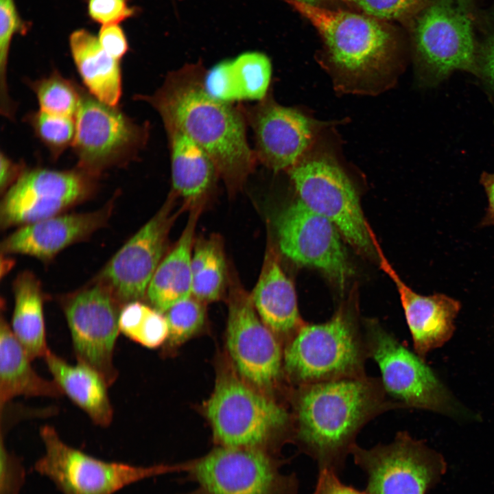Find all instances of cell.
<instances>
[{
  "mask_svg": "<svg viewBox=\"0 0 494 494\" xmlns=\"http://www.w3.org/2000/svg\"><path fill=\"white\" fill-rule=\"evenodd\" d=\"M72 58L89 92L99 100L117 106L121 95L120 60L108 54L97 37L86 29L69 36Z\"/></svg>",
  "mask_w": 494,
  "mask_h": 494,
  "instance_id": "obj_25",
  "label": "cell"
},
{
  "mask_svg": "<svg viewBox=\"0 0 494 494\" xmlns=\"http://www.w3.org/2000/svg\"><path fill=\"white\" fill-rule=\"evenodd\" d=\"M97 39L104 51L117 60H120L128 51V39L119 24L103 25Z\"/></svg>",
  "mask_w": 494,
  "mask_h": 494,
  "instance_id": "obj_39",
  "label": "cell"
},
{
  "mask_svg": "<svg viewBox=\"0 0 494 494\" xmlns=\"http://www.w3.org/2000/svg\"><path fill=\"white\" fill-rule=\"evenodd\" d=\"M201 206L193 204L186 226L171 252L161 261L147 290L152 307L165 313L192 295L191 256Z\"/></svg>",
  "mask_w": 494,
  "mask_h": 494,
  "instance_id": "obj_22",
  "label": "cell"
},
{
  "mask_svg": "<svg viewBox=\"0 0 494 494\" xmlns=\"http://www.w3.org/2000/svg\"><path fill=\"white\" fill-rule=\"evenodd\" d=\"M279 248L292 261L317 268L340 287L351 274L341 234L327 218L299 199L279 212L274 222Z\"/></svg>",
  "mask_w": 494,
  "mask_h": 494,
  "instance_id": "obj_17",
  "label": "cell"
},
{
  "mask_svg": "<svg viewBox=\"0 0 494 494\" xmlns=\"http://www.w3.org/2000/svg\"><path fill=\"white\" fill-rule=\"evenodd\" d=\"M292 442L318 469L338 473L360 430L378 415L401 408L381 379L366 375L294 387Z\"/></svg>",
  "mask_w": 494,
  "mask_h": 494,
  "instance_id": "obj_2",
  "label": "cell"
},
{
  "mask_svg": "<svg viewBox=\"0 0 494 494\" xmlns=\"http://www.w3.org/2000/svg\"><path fill=\"white\" fill-rule=\"evenodd\" d=\"M164 314L169 328L167 341L172 346L187 341L201 329L205 320L204 303L192 295L176 303Z\"/></svg>",
  "mask_w": 494,
  "mask_h": 494,
  "instance_id": "obj_34",
  "label": "cell"
},
{
  "mask_svg": "<svg viewBox=\"0 0 494 494\" xmlns=\"http://www.w3.org/2000/svg\"><path fill=\"white\" fill-rule=\"evenodd\" d=\"M285 463L262 449L219 446L188 462L187 480L197 486L185 494H296V475L281 471Z\"/></svg>",
  "mask_w": 494,
  "mask_h": 494,
  "instance_id": "obj_10",
  "label": "cell"
},
{
  "mask_svg": "<svg viewBox=\"0 0 494 494\" xmlns=\"http://www.w3.org/2000/svg\"><path fill=\"white\" fill-rule=\"evenodd\" d=\"M272 74L270 59L260 52H246L219 63L217 78L227 102L263 99L267 95Z\"/></svg>",
  "mask_w": 494,
  "mask_h": 494,
  "instance_id": "obj_28",
  "label": "cell"
},
{
  "mask_svg": "<svg viewBox=\"0 0 494 494\" xmlns=\"http://www.w3.org/2000/svg\"><path fill=\"white\" fill-rule=\"evenodd\" d=\"M477 27L482 34L478 43V73H481L494 92V1L484 11L478 12Z\"/></svg>",
  "mask_w": 494,
  "mask_h": 494,
  "instance_id": "obj_36",
  "label": "cell"
},
{
  "mask_svg": "<svg viewBox=\"0 0 494 494\" xmlns=\"http://www.w3.org/2000/svg\"><path fill=\"white\" fill-rule=\"evenodd\" d=\"M24 165L16 163L3 152L0 157V189L5 193L25 172Z\"/></svg>",
  "mask_w": 494,
  "mask_h": 494,
  "instance_id": "obj_41",
  "label": "cell"
},
{
  "mask_svg": "<svg viewBox=\"0 0 494 494\" xmlns=\"http://www.w3.org/2000/svg\"><path fill=\"white\" fill-rule=\"evenodd\" d=\"M36 95L40 110L75 118L79 107L82 88L54 71L48 77L30 83Z\"/></svg>",
  "mask_w": 494,
  "mask_h": 494,
  "instance_id": "obj_31",
  "label": "cell"
},
{
  "mask_svg": "<svg viewBox=\"0 0 494 494\" xmlns=\"http://www.w3.org/2000/svg\"><path fill=\"white\" fill-rule=\"evenodd\" d=\"M480 183L484 188L488 198V207L481 225H494V173L483 172Z\"/></svg>",
  "mask_w": 494,
  "mask_h": 494,
  "instance_id": "obj_42",
  "label": "cell"
},
{
  "mask_svg": "<svg viewBox=\"0 0 494 494\" xmlns=\"http://www.w3.org/2000/svg\"><path fill=\"white\" fill-rule=\"evenodd\" d=\"M86 8L89 17L102 26L119 24L134 16L137 10L130 0H86Z\"/></svg>",
  "mask_w": 494,
  "mask_h": 494,
  "instance_id": "obj_37",
  "label": "cell"
},
{
  "mask_svg": "<svg viewBox=\"0 0 494 494\" xmlns=\"http://www.w3.org/2000/svg\"><path fill=\"white\" fill-rule=\"evenodd\" d=\"M286 2L317 30L325 60L347 87L370 89L395 69L402 38L391 23L355 10Z\"/></svg>",
  "mask_w": 494,
  "mask_h": 494,
  "instance_id": "obj_3",
  "label": "cell"
},
{
  "mask_svg": "<svg viewBox=\"0 0 494 494\" xmlns=\"http://www.w3.org/2000/svg\"><path fill=\"white\" fill-rule=\"evenodd\" d=\"M172 171V192L186 203H200L213 189L217 169L208 154L186 135L167 132Z\"/></svg>",
  "mask_w": 494,
  "mask_h": 494,
  "instance_id": "obj_26",
  "label": "cell"
},
{
  "mask_svg": "<svg viewBox=\"0 0 494 494\" xmlns=\"http://www.w3.org/2000/svg\"><path fill=\"white\" fill-rule=\"evenodd\" d=\"M312 494H369L342 483L338 473L333 471L319 469L315 489Z\"/></svg>",
  "mask_w": 494,
  "mask_h": 494,
  "instance_id": "obj_40",
  "label": "cell"
},
{
  "mask_svg": "<svg viewBox=\"0 0 494 494\" xmlns=\"http://www.w3.org/2000/svg\"><path fill=\"white\" fill-rule=\"evenodd\" d=\"M62 307L78 362L97 370L110 386L118 377L113 355L124 306L95 282L67 298Z\"/></svg>",
  "mask_w": 494,
  "mask_h": 494,
  "instance_id": "obj_15",
  "label": "cell"
},
{
  "mask_svg": "<svg viewBox=\"0 0 494 494\" xmlns=\"http://www.w3.org/2000/svg\"><path fill=\"white\" fill-rule=\"evenodd\" d=\"M113 209L108 202L96 211L58 215L21 226L1 244V254L52 259L70 245L87 239L108 222Z\"/></svg>",
  "mask_w": 494,
  "mask_h": 494,
  "instance_id": "obj_19",
  "label": "cell"
},
{
  "mask_svg": "<svg viewBox=\"0 0 494 494\" xmlns=\"http://www.w3.org/2000/svg\"><path fill=\"white\" fill-rule=\"evenodd\" d=\"M368 358L363 325L342 306L329 320L305 323L286 343L283 368L294 387L366 375Z\"/></svg>",
  "mask_w": 494,
  "mask_h": 494,
  "instance_id": "obj_4",
  "label": "cell"
},
{
  "mask_svg": "<svg viewBox=\"0 0 494 494\" xmlns=\"http://www.w3.org/2000/svg\"><path fill=\"white\" fill-rule=\"evenodd\" d=\"M53 380L76 405L97 425L108 427L113 410L104 377L91 367L78 362L70 364L50 349L45 357Z\"/></svg>",
  "mask_w": 494,
  "mask_h": 494,
  "instance_id": "obj_23",
  "label": "cell"
},
{
  "mask_svg": "<svg viewBox=\"0 0 494 494\" xmlns=\"http://www.w3.org/2000/svg\"><path fill=\"white\" fill-rule=\"evenodd\" d=\"M205 412L220 446L259 449L275 454L292 440L291 413L237 375H219Z\"/></svg>",
  "mask_w": 494,
  "mask_h": 494,
  "instance_id": "obj_5",
  "label": "cell"
},
{
  "mask_svg": "<svg viewBox=\"0 0 494 494\" xmlns=\"http://www.w3.org/2000/svg\"><path fill=\"white\" fill-rule=\"evenodd\" d=\"M27 121L36 137L57 158L72 145L75 134V118L50 114L43 110L32 113Z\"/></svg>",
  "mask_w": 494,
  "mask_h": 494,
  "instance_id": "obj_33",
  "label": "cell"
},
{
  "mask_svg": "<svg viewBox=\"0 0 494 494\" xmlns=\"http://www.w3.org/2000/svg\"><path fill=\"white\" fill-rule=\"evenodd\" d=\"M119 325L124 336L148 348H156L168 338L165 314L140 301L129 303L122 307Z\"/></svg>",
  "mask_w": 494,
  "mask_h": 494,
  "instance_id": "obj_30",
  "label": "cell"
},
{
  "mask_svg": "<svg viewBox=\"0 0 494 494\" xmlns=\"http://www.w3.org/2000/svg\"><path fill=\"white\" fill-rule=\"evenodd\" d=\"M96 178L76 168L25 170L5 192L0 206L1 229L60 215L95 191Z\"/></svg>",
  "mask_w": 494,
  "mask_h": 494,
  "instance_id": "obj_14",
  "label": "cell"
},
{
  "mask_svg": "<svg viewBox=\"0 0 494 494\" xmlns=\"http://www.w3.org/2000/svg\"><path fill=\"white\" fill-rule=\"evenodd\" d=\"M242 110L254 133L257 161L274 171L290 170L304 156L314 135L307 117L278 104L269 95Z\"/></svg>",
  "mask_w": 494,
  "mask_h": 494,
  "instance_id": "obj_18",
  "label": "cell"
},
{
  "mask_svg": "<svg viewBox=\"0 0 494 494\" xmlns=\"http://www.w3.org/2000/svg\"><path fill=\"white\" fill-rule=\"evenodd\" d=\"M3 316L0 322V408L15 397L58 398L64 394L52 379L40 377Z\"/></svg>",
  "mask_w": 494,
  "mask_h": 494,
  "instance_id": "obj_24",
  "label": "cell"
},
{
  "mask_svg": "<svg viewBox=\"0 0 494 494\" xmlns=\"http://www.w3.org/2000/svg\"><path fill=\"white\" fill-rule=\"evenodd\" d=\"M228 302L226 345L234 366L246 382L272 390L285 375L279 338L258 316L242 287L232 286Z\"/></svg>",
  "mask_w": 494,
  "mask_h": 494,
  "instance_id": "obj_13",
  "label": "cell"
},
{
  "mask_svg": "<svg viewBox=\"0 0 494 494\" xmlns=\"http://www.w3.org/2000/svg\"><path fill=\"white\" fill-rule=\"evenodd\" d=\"M285 1H294L298 2H302L313 5L316 6H321V7H327V8H334L333 5H338V4H345L346 0H285Z\"/></svg>",
  "mask_w": 494,
  "mask_h": 494,
  "instance_id": "obj_43",
  "label": "cell"
},
{
  "mask_svg": "<svg viewBox=\"0 0 494 494\" xmlns=\"http://www.w3.org/2000/svg\"><path fill=\"white\" fill-rule=\"evenodd\" d=\"M205 70L200 63L185 65L169 72L152 95L136 97L158 113L166 132H180L200 146L213 160L228 191L235 193L243 187L257 160L247 140L242 108L206 92Z\"/></svg>",
  "mask_w": 494,
  "mask_h": 494,
  "instance_id": "obj_1",
  "label": "cell"
},
{
  "mask_svg": "<svg viewBox=\"0 0 494 494\" xmlns=\"http://www.w3.org/2000/svg\"><path fill=\"white\" fill-rule=\"evenodd\" d=\"M73 143L79 169L97 178L104 170L132 159L144 146L147 126L137 124L117 106L82 89Z\"/></svg>",
  "mask_w": 494,
  "mask_h": 494,
  "instance_id": "obj_11",
  "label": "cell"
},
{
  "mask_svg": "<svg viewBox=\"0 0 494 494\" xmlns=\"http://www.w3.org/2000/svg\"><path fill=\"white\" fill-rule=\"evenodd\" d=\"M368 358L378 365L383 386L403 408L456 416L463 413L447 389L423 362L377 320L363 323Z\"/></svg>",
  "mask_w": 494,
  "mask_h": 494,
  "instance_id": "obj_9",
  "label": "cell"
},
{
  "mask_svg": "<svg viewBox=\"0 0 494 494\" xmlns=\"http://www.w3.org/2000/svg\"><path fill=\"white\" fill-rule=\"evenodd\" d=\"M250 296L262 321L286 343L305 324L300 316L294 285L270 250Z\"/></svg>",
  "mask_w": 494,
  "mask_h": 494,
  "instance_id": "obj_21",
  "label": "cell"
},
{
  "mask_svg": "<svg viewBox=\"0 0 494 494\" xmlns=\"http://www.w3.org/2000/svg\"><path fill=\"white\" fill-rule=\"evenodd\" d=\"M478 0H427L405 27L416 64L430 82L478 73Z\"/></svg>",
  "mask_w": 494,
  "mask_h": 494,
  "instance_id": "obj_6",
  "label": "cell"
},
{
  "mask_svg": "<svg viewBox=\"0 0 494 494\" xmlns=\"http://www.w3.org/2000/svg\"><path fill=\"white\" fill-rule=\"evenodd\" d=\"M226 271L219 236L202 237L195 242L191 256L193 296L204 303L218 300L225 289Z\"/></svg>",
  "mask_w": 494,
  "mask_h": 494,
  "instance_id": "obj_29",
  "label": "cell"
},
{
  "mask_svg": "<svg viewBox=\"0 0 494 494\" xmlns=\"http://www.w3.org/2000/svg\"><path fill=\"white\" fill-rule=\"evenodd\" d=\"M1 482L0 494H19L25 480L22 462L12 454L1 436Z\"/></svg>",
  "mask_w": 494,
  "mask_h": 494,
  "instance_id": "obj_38",
  "label": "cell"
},
{
  "mask_svg": "<svg viewBox=\"0 0 494 494\" xmlns=\"http://www.w3.org/2000/svg\"><path fill=\"white\" fill-rule=\"evenodd\" d=\"M176 197L169 193L160 209L117 252L95 280L123 306L140 301L147 294L178 214L174 210Z\"/></svg>",
  "mask_w": 494,
  "mask_h": 494,
  "instance_id": "obj_16",
  "label": "cell"
},
{
  "mask_svg": "<svg viewBox=\"0 0 494 494\" xmlns=\"http://www.w3.org/2000/svg\"><path fill=\"white\" fill-rule=\"evenodd\" d=\"M29 23L24 21L14 0H0V104L3 115L11 118L14 108L8 95L7 64L12 38L17 34H25Z\"/></svg>",
  "mask_w": 494,
  "mask_h": 494,
  "instance_id": "obj_32",
  "label": "cell"
},
{
  "mask_svg": "<svg viewBox=\"0 0 494 494\" xmlns=\"http://www.w3.org/2000/svg\"><path fill=\"white\" fill-rule=\"evenodd\" d=\"M40 436L45 452L34 469L62 494H115L142 480L187 469V462L142 467L102 460L66 444L50 425L42 427Z\"/></svg>",
  "mask_w": 494,
  "mask_h": 494,
  "instance_id": "obj_7",
  "label": "cell"
},
{
  "mask_svg": "<svg viewBox=\"0 0 494 494\" xmlns=\"http://www.w3.org/2000/svg\"><path fill=\"white\" fill-rule=\"evenodd\" d=\"M289 172L305 206L329 220L357 251L377 255L355 189L333 159L326 155L303 156Z\"/></svg>",
  "mask_w": 494,
  "mask_h": 494,
  "instance_id": "obj_8",
  "label": "cell"
},
{
  "mask_svg": "<svg viewBox=\"0 0 494 494\" xmlns=\"http://www.w3.org/2000/svg\"><path fill=\"white\" fill-rule=\"evenodd\" d=\"M351 454L366 475L369 494H425L447 469L440 454L407 432L370 449L355 444Z\"/></svg>",
  "mask_w": 494,
  "mask_h": 494,
  "instance_id": "obj_12",
  "label": "cell"
},
{
  "mask_svg": "<svg viewBox=\"0 0 494 494\" xmlns=\"http://www.w3.org/2000/svg\"><path fill=\"white\" fill-rule=\"evenodd\" d=\"M13 292L11 329L32 360L44 357L49 349L46 341L40 283L32 272L26 271L15 279Z\"/></svg>",
  "mask_w": 494,
  "mask_h": 494,
  "instance_id": "obj_27",
  "label": "cell"
},
{
  "mask_svg": "<svg viewBox=\"0 0 494 494\" xmlns=\"http://www.w3.org/2000/svg\"><path fill=\"white\" fill-rule=\"evenodd\" d=\"M427 0H346L355 10L386 22H398L406 27Z\"/></svg>",
  "mask_w": 494,
  "mask_h": 494,
  "instance_id": "obj_35",
  "label": "cell"
},
{
  "mask_svg": "<svg viewBox=\"0 0 494 494\" xmlns=\"http://www.w3.org/2000/svg\"><path fill=\"white\" fill-rule=\"evenodd\" d=\"M387 268L397 285L415 353L425 357L453 335L460 303L444 294L423 296L416 293L391 268Z\"/></svg>",
  "mask_w": 494,
  "mask_h": 494,
  "instance_id": "obj_20",
  "label": "cell"
}]
</instances>
